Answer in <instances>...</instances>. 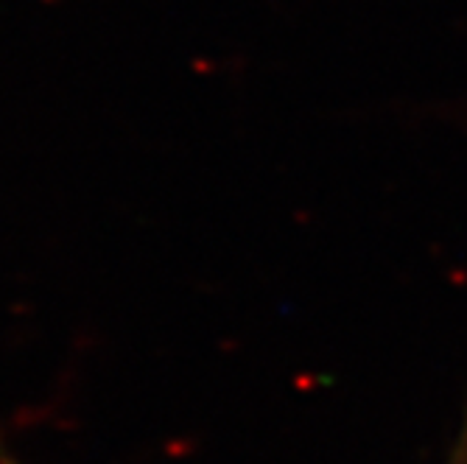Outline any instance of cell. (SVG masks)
Here are the masks:
<instances>
[{"label": "cell", "mask_w": 467, "mask_h": 464, "mask_svg": "<svg viewBox=\"0 0 467 464\" xmlns=\"http://www.w3.org/2000/svg\"><path fill=\"white\" fill-rule=\"evenodd\" d=\"M451 464H467V426H464V434L456 442V450L451 456Z\"/></svg>", "instance_id": "6da1fadb"}]
</instances>
